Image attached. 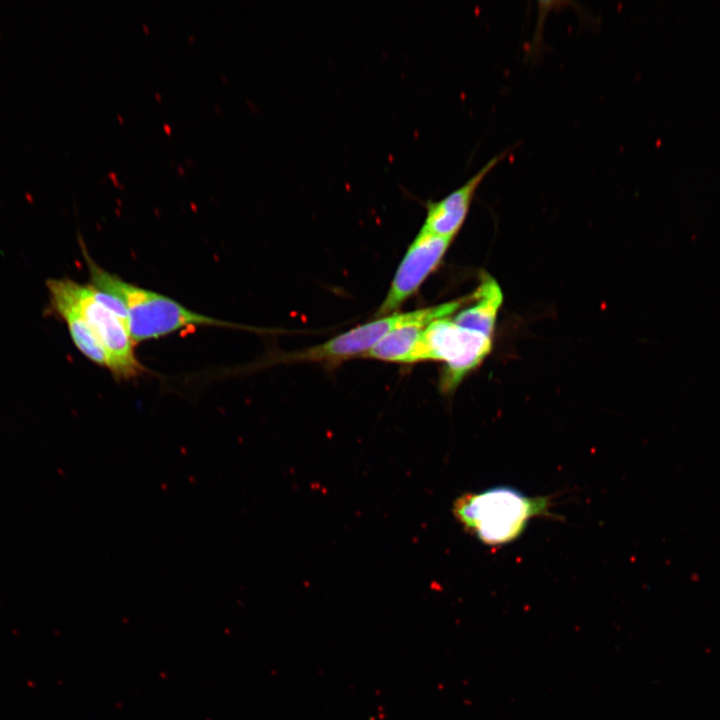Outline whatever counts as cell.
Masks as SVG:
<instances>
[{
    "label": "cell",
    "mask_w": 720,
    "mask_h": 720,
    "mask_svg": "<svg viewBox=\"0 0 720 720\" xmlns=\"http://www.w3.org/2000/svg\"><path fill=\"white\" fill-rule=\"evenodd\" d=\"M81 251L88 268L89 283L123 320L135 345L190 327L241 328V325L197 313L167 295L125 281L97 264L82 241Z\"/></svg>",
    "instance_id": "cell-1"
},
{
    "label": "cell",
    "mask_w": 720,
    "mask_h": 720,
    "mask_svg": "<svg viewBox=\"0 0 720 720\" xmlns=\"http://www.w3.org/2000/svg\"><path fill=\"white\" fill-rule=\"evenodd\" d=\"M551 505L549 496H527L510 486H495L460 496L453 513L481 543L499 546L519 538L532 518L554 517Z\"/></svg>",
    "instance_id": "cell-2"
},
{
    "label": "cell",
    "mask_w": 720,
    "mask_h": 720,
    "mask_svg": "<svg viewBox=\"0 0 720 720\" xmlns=\"http://www.w3.org/2000/svg\"><path fill=\"white\" fill-rule=\"evenodd\" d=\"M49 293L71 303L106 353L112 376L129 380L144 372L135 353V343L120 316L104 301L90 283L82 284L69 278L48 279Z\"/></svg>",
    "instance_id": "cell-3"
},
{
    "label": "cell",
    "mask_w": 720,
    "mask_h": 720,
    "mask_svg": "<svg viewBox=\"0 0 720 720\" xmlns=\"http://www.w3.org/2000/svg\"><path fill=\"white\" fill-rule=\"evenodd\" d=\"M491 348L492 338L444 317L425 328L410 363L426 360L443 362L440 389L442 393L449 394L481 364Z\"/></svg>",
    "instance_id": "cell-4"
},
{
    "label": "cell",
    "mask_w": 720,
    "mask_h": 720,
    "mask_svg": "<svg viewBox=\"0 0 720 720\" xmlns=\"http://www.w3.org/2000/svg\"><path fill=\"white\" fill-rule=\"evenodd\" d=\"M452 240L421 228L398 266L375 316L380 318L395 313L437 268Z\"/></svg>",
    "instance_id": "cell-5"
},
{
    "label": "cell",
    "mask_w": 720,
    "mask_h": 720,
    "mask_svg": "<svg viewBox=\"0 0 720 720\" xmlns=\"http://www.w3.org/2000/svg\"><path fill=\"white\" fill-rule=\"evenodd\" d=\"M413 311L393 313L362 324L327 342L283 356L286 362L337 363L364 354V356L390 331L408 320Z\"/></svg>",
    "instance_id": "cell-6"
},
{
    "label": "cell",
    "mask_w": 720,
    "mask_h": 720,
    "mask_svg": "<svg viewBox=\"0 0 720 720\" xmlns=\"http://www.w3.org/2000/svg\"><path fill=\"white\" fill-rule=\"evenodd\" d=\"M506 154L507 152L500 153L491 158L465 183L445 197L437 201H427L426 216L421 228L435 235L453 239L465 222L476 191Z\"/></svg>",
    "instance_id": "cell-7"
},
{
    "label": "cell",
    "mask_w": 720,
    "mask_h": 720,
    "mask_svg": "<svg viewBox=\"0 0 720 720\" xmlns=\"http://www.w3.org/2000/svg\"><path fill=\"white\" fill-rule=\"evenodd\" d=\"M467 299L413 311L412 316L382 338L364 357L388 362L410 363L411 355L425 328L433 321L447 317Z\"/></svg>",
    "instance_id": "cell-8"
},
{
    "label": "cell",
    "mask_w": 720,
    "mask_h": 720,
    "mask_svg": "<svg viewBox=\"0 0 720 720\" xmlns=\"http://www.w3.org/2000/svg\"><path fill=\"white\" fill-rule=\"evenodd\" d=\"M472 299L474 303L459 312L453 321L492 338L497 314L503 302L500 286L494 278L484 275Z\"/></svg>",
    "instance_id": "cell-9"
},
{
    "label": "cell",
    "mask_w": 720,
    "mask_h": 720,
    "mask_svg": "<svg viewBox=\"0 0 720 720\" xmlns=\"http://www.w3.org/2000/svg\"><path fill=\"white\" fill-rule=\"evenodd\" d=\"M49 296L54 311L66 323L77 349L91 362L107 369L108 360L105 351L76 308L57 294L49 293Z\"/></svg>",
    "instance_id": "cell-10"
}]
</instances>
